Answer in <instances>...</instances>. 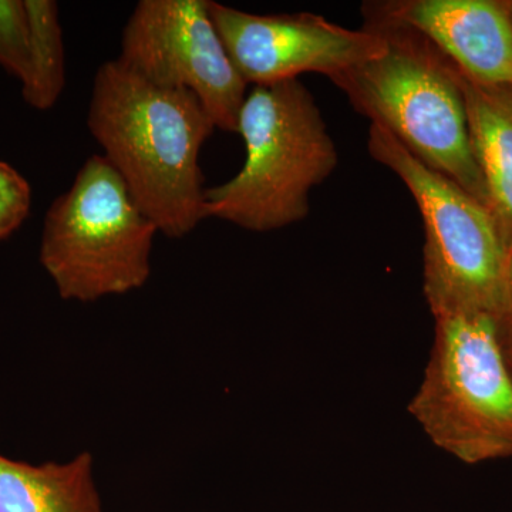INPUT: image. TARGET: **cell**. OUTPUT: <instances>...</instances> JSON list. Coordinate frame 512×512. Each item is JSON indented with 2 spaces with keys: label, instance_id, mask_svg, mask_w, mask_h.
I'll return each mask as SVG.
<instances>
[{
  "label": "cell",
  "instance_id": "cell-17",
  "mask_svg": "<svg viewBox=\"0 0 512 512\" xmlns=\"http://www.w3.org/2000/svg\"><path fill=\"white\" fill-rule=\"evenodd\" d=\"M505 8L508 10V15H510V18L512 20V0H504Z\"/></svg>",
  "mask_w": 512,
  "mask_h": 512
},
{
  "label": "cell",
  "instance_id": "cell-3",
  "mask_svg": "<svg viewBox=\"0 0 512 512\" xmlns=\"http://www.w3.org/2000/svg\"><path fill=\"white\" fill-rule=\"evenodd\" d=\"M237 134L245 161L227 183L207 188L204 214L252 232L298 224L311 192L339 163L315 97L301 80L259 84L245 97Z\"/></svg>",
  "mask_w": 512,
  "mask_h": 512
},
{
  "label": "cell",
  "instance_id": "cell-10",
  "mask_svg": "<svg viewBox=\"0 0 512 512\" xmlns=\"http://www.w3.org/2000/svg\"><path fill=\"white\" fill-rule=\"evenodd\" d=\"M456 74L466 104L471 148L484 181L487 208L508 254L512 249V86L474 82L457 67Z\"/></svg>",
  "mask_w": 512,
  "mask_h": 512
},
{
  "label": "cell",
  "instance_id": "cell-13",
  "mask_svg": "<svg viewBox=\"0 0 512 512\" xmlns=\"http://www.w3.org/2000/svg\"><path fill=\"white\" fill-rule=\"evenodd\" d=\"M29 45L25 0H0V67L20 83L28 72Z\"/></svg>",
  "mask_w": 512,
  "mask_h": 512
},
{
  "label": "cell",
  "instance_id": "cell-8",
  "mask_svg": "<svg viewBox=\"0 0 512 512\" xmlns=\"http://www.w3.org/2000/svg\"><path fill=\"white\" fill-rule=\"evenodd\" d=\"M229 57L248 84L296 80L301 74L330 77L379 56L382 35L363 23L348 29L313 13L255 15L208 2Z\"/></svg>",
  "mask_w": 512,
  "mask_h": 512
},
{
  "label": "cell",
  "instance_id": "cell-9",
  "mask_svg": "<svg viewBox=\"0 0 512 512\" xmlns=\"http://www.w3.org/2000/svg\"><path fill=\"white\" fill-rule=\"evenodd\" d=\"M433 43L468 79L512 86V20L504 0L373 2Z\"/></svg>",
  "mask_w": 512,
  "mask_h": 512
},
{
  "label": "cell",
  "instance_id": "cell-2",
  "mask_svg": "<svg viewBox=\"0 0 512 512\" xmlns=\"http://www.w3.org/2000/svg\"><path fill=\"white\" fill-rule=\"evenodd\" d=\"M362 10L365 25L382 35L383 52L330 77V82L357 113L487 205L456 67L426 37L384 15L375 3H365Z\"/></svg>",
  "mask_w": 512,
  "mask_h": 512
},
{
  "label": "cell",
  "instance_id": "cell-7",
  "mask_svg": "<svg viewBox=\"0 0 512 512\" xmlns=\"http://www.w3.org/2000/svg\"><path fill=\"white\" fill-rule=\"evenodd\" d=\"M210 0H141L121 36L117 59L167 89L188 90L215 128L237 133L248 83L222 43Z\"/></svg>",
  "mask_w": 512,
  "mask_h": 512
},
{
  "label": "cell",
  "instance_id": "cell-6",
  "mask_svg": "<svg viewBox=\"0 0 512 512\" xmlns=\"http://www.w3.org/2000/svg\"><path fill=\"white\" fill-rule=\"evenodd\" d=\"M409 412L433 444L466 464L512 458V376L487 315L436 318Z\"/></svg>",
  "mask_w": 512,
  "mask_h": 512
},
{
  "label": "cell",
  "instance_id": "cell-4",
  "mask_svg": "<svg viewBox=\"0 0 512 512\" xmlns=\"http://www.w3.org/2000/svg\"><path fill=\"white\" fill-rule=\"evenodd\" d=\"M157 232L109 161L93 156L46 212L40 264L64 301L126 295L150 278Z\"/></svg>",
  "mask_w": 512,
  "mask_h": 512
},
{
  "label": "cell",
  "instance_id": "cell-15",
  "mask_svg": "<svg viewBox=\"0 0 512 512\" xmlns=\"http://www.w3.org/2000/svg\"><path fill=\"white\" fill-rule=\"evenodd\" d=\"M495 325L503 350L512 348V249L508 251L505 265L503 308Z\"/></svg>",
  "mask_w": 512,
  "mask_h": 512
},
{
  "label": "cell",
  "instance_id": "cell-16",
  "mask_svg": "<svg viewBox=\"0 0 512 512\" xmlns=\"http://www.w3.org/2000/svg\"><path fill=\"white\" fill-rule=\"evenodd\" d=\"M505 362H507L508 370L512 376V348L504 350Z\"/></svg>",
  "mask_w": 512,
  "mask_h": 512
},
{
  "label": "cell",
  "instance_id": "cell-12",
  "mask_svg": "<svg viewBox=\"0 0 512 512\" xmlns=\"http://www.w3.org/2000/svg\"><path fill=\"white\" fill-rule=\"evenodd\" d=\"M29 16L28 72L22 84L23 100L32 109H52L66 84V62L59 6L52 0H25Z\"/></svg>",
  "mask_w": 512,
  "mask_h": 512
},
{
  "label": "cell",
  "instance_id": "cell-5",
  "mask_svg": "<svg viewBox=\"0 0 512 512\" xmlns=\"http://www.w3.org/2000/svg\"><path fill=\"white\" fill-rule=\"evenodd\" d=\"M367 148L413 195L423 218V289L433 318L487 315L503 308L507 249L487 205L431 170L376 124Z\"/></svg>",
  "mask_w": 512,
  "mask_h": 512
},
{
  "label": "cell",
  "instance_id": "cell-14",
  "mask_svg": "<svg viewBox=\"0 0 512 512\" xmlns=\"http://www.w3.org/2000/svg\"><path fill=\"white\" fill-rule=\"evenodd\" d=\"M32 187L12 165L0 161V242L15 234L28 220Z\"/></svg>",
  "mask_w": 512,
  "mask_h": 512
},
{
  "label": "cell",
  "instance_id": "cell-1",
  "mask_svg": "<svg viewBox=\"0 0 512 512\" xmlns=\"http://www.w3.org/2000/svg\"><path fill=\"white\" fill-rule=\"evenodd\" d=\"M87 127L158 232L183 238L205 220L198 158L215 126L194 94L110 60L94 76Z\"/></svg>",
  "mask_w": 512,
  "mask_h": 512
},
{
  "label": "cell",
  "instance_id": "cell-11",
  "mask_svg": "<svg viewBox=\"0 0 512 512\" xmlns=\"http://www.w3.org/2000/svg\"><path fill=\"white\" fill-rule=\"evenodd\" d=\"M0 512H104L92 454L39 466L0 454Z\"/></svg>",
  "mask_w": 512,
  "mask_h": 512
}]
</instances>
